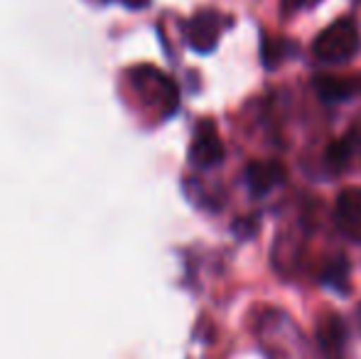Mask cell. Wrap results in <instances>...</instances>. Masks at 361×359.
Returning <instances> with one entry per match:
<instances>
[{"mask_svg": "<svg viewBox=\"0 0 361 359\" xmlns=\"http://www.w3.org/2000/svg\"><path fill=\"white\" fill-rule=\"evenodd\" d=\"M190 160L202 170L216 168L224 160V145L212 121H202L195 130V140L190 148Z\"/></svg>", "mask_w": 361, "mask_h": 359, "instance_id": "3", "label": "cell"}, {"mask_svg": "<svg viewBox=\"0 0 361 359\" xmlns=\"http://www.w3.org/2000/svg\"><path fill=\"white\" fill-rule=\"evenodd\" d=\"M246 185L253 195H268L283 182V168L278 163H266V160H256L246 168L243 173Z\"/></svg>", "mask_w": 361, "mask_h": 359, "instance_id": "5", "label": "cell"}, {"mask_svg": "<svg viewBox=\"0 0 361 359\" xmlns=\"http://www.w3.org/2000/svg\"><path fill=\"white\" fill-rule=\"evenodd\" d=\"M359 49V28L352 18H342L314 37L312 54L324 64L349 62Z\"/></svg>", "mask_w": 361, "mask_h": 359, "instance_id": "1", "label": "cell"}, {"mask_svg": "<svg viewBox=\"0 0 361 359\" xmlns=\"http://www.w3.org/2000/svg\"><path fill=\"white\" fill-rule=\"evenodd\" d=\"M219 35H221V15L214 10H202L187 23V42L200 54L214 52Z\"/></svg>", "mask_w": 361, "mask_h": 359, "instance_id": "2", "label": "cell"}, {"mask_svg": "<svg viewBox=\"0 0 361 359\" xmlns=\"http://www.w3.org/2000/svg\"><path fill=\"white\" fill-rule=\"evenodd\" d=\"M319 281L322 286L332 288L339 296H347L349 293V261L347 256H334L324 264L322 273H319Z\"/></svg>", "mask_w": 361, "mask_h": 359, "instance_id": "8", "label": "cell"}, {"mask_svg": "<svg viewBox=\"0 0 361 359\" xmlns=\"http://www.w3.org/2000/svg\"><path fill=\"white\" fill-rule=\"evenodd\" d=\"M347 143H349V148H352L354 155H357V153L361 155V126H359V128H354L352 133L347 135Z\"/></svg>", "mask_w": 361, "mask_h": 359, "instance_id": "12", "label": "cell"}, {"mask_svg": "<svg viewBox=\"0 0 361 359\" xmlns=\"http://www.w3.org/2000/svg\"><path fill=\"white\" fill-rule=\"evenodd\" d=\"M357 320H359V325H361V305L357 308Z\"/></svg>", "mask_w": 361, "mask_h": 359, "instance_id": "14", "label": "cell"}, {"mask_svg": "<svg viewBox=\"0 0 361 359\" xmlns=\"http://www.w3.org/2000/svg\"><path fill=\"white\" fill-rule=\"evenodd\" d=\"M352 158H354V153H352V148H349L347 138L334 140V143L327 148V153H324V163H327L332 170H344L349 163H352Z\"/></svg>", "mask_w": 361, "mask_h": 359, "instance_id": "9", "label": "cell"}, {"mask_svg": "<svg viewBox=\"0 0 361 359\" xmlns=\"http://www.w3.org/2000/svg\"><path fill=\"white\" fill-rule=\"evenodd\" d=\"M349 342L347 322L339 315H324L317 325V345L324 359H344Z\"/></svg>", "mask_w": 361, "mask_h": 359, "instance_id": "4", "label": "cell"}, {"mask_svg": "<svg viewBox=\"0 0 361 359\" xmlns=\"http://www.w3.org/2000/svg\"><path fill=\"white\" fill-rule=\"evenodd\" d=\"M286 49L288 44L283 42V39H278V42H273L271 37H263V47H261V59L263 64H266L268 69L278 67V64L286 59Z\"/></svg>", "mask_w": 361, "mask_h": 359, "instance_id": "10", "label": "cell"}, {"mask_svg": "<svg viewBox=\"0 0 361 359\" xmlns=\"http://www.w3.org/2000/svg\"><path fill=\"white\" fill-rule=\"evenodd\" d=\"M233 229L238 231V236H253L256 234V221H236V224H233Z\"/></svg>", "mask_w": 361, "mask_h": 359, "instance_id": "13", "label": "cell"}, {"mask_svg": "<svg viewBox=\"0 0 361 359\" xmlns=\"http://www.w3.org/2000/svg\"><path fill=\"white\" fill-rule=\"evenodd\" d=\"M283 3V13H295V10L300 8H310V5H314L317 0H281Z\"/></svg>", "mask_w": 361, "mask_h": 359, "instance_id": "11", "label": "cell"}, {"mask_svg": "<svg viewBox=\"0 0 361 359\" xmlns=\"http://www.w3.org/2000/svg\"><path fill=\"white\" fill-rule=\"evenodd\" d=\"M334 214H337V224L349 236H361V192L344 190L337 200Z\"/></svg>", "mask_w": 361, "mask_h": 359, "instance_id": "6", "label": "cell"}, {"mask_svg": "<svg viewBox=\"0 0 361 359\" xmlns=\"http://www.w3.org/2000/svg\"><path fill=\"white\" fill-rule=\"evenodd\" d=\"M357 89H361V84L349 82V79H339V77H314V91L324 104H339V101H349Z\"/></svg>", "mask_w": 361, "mask_h": 359, "instance_id": "7", "label": "cell"}]
</instances>
